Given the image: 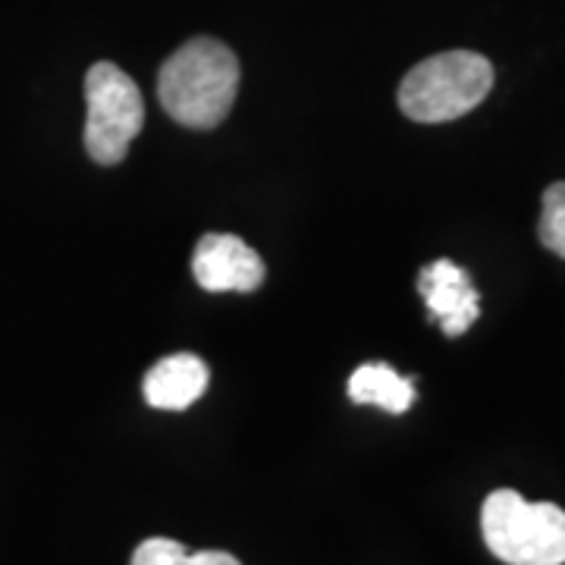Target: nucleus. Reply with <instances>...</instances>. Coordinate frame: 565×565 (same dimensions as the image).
I'll return each instance as SVG.
<instances>
[{
  "mask_svg": "<svg viewBox=\"0 0 565 565\" xmlns=\"http://www.w3.org/2000/svg\"><path fill=\"white\" fill-rule=\"evenodd\" d=\"M541 245L565 258V182H553L544 192V211L537 223Z\"/></svg>",
  "mask_w": 565,
  "mask_h": 565,
  "instance_id": "nucleus-10",
  "label": "nucleus"
},
{
  "mask_svg": "<svg viewBox=\"0 0 565 565\" xmlns=\"http://www.w3.org/2000/svg\"><path fill=\"white\" fill-rule=\"evenodd\" d=\"M85 148L92 161L114 167L126 158L145 122V102L136 82L117 63H95L85 76Z\"/></svg>",
  "mask_w": 565,
  "mask_h": 565,
  "instance_id": "nucleus-4",
  "label": "nucleus"
},
{
  "mask_svg": "<svg viewBox=\"0 0 565 565\" xmlns=\"http://www.w3.org/2000/svg\"><path fill=\"white\" fill-rule=\"evenodd\" d=\"M493 88V66L475 51H446L405 73L399 107L415 122H449L471 114Z\"/></svg>",
  "mask_w": 565,
  "mask_h": 565,
  "instance_id": "nucleus-2",
  "label": "nucleus"
},
{
  "mask_svg": "<svg viewBox=\"0 0 565 565\" xmlns=\"http://www.w3.org/2000/svg\"><path fill=\"white\" fill-rule=\"evenodd\" d=\"M129 565H243L236 556L223 550H204V553H189L185 546L170 541V537H148L141 541L139 550L132 553Z\"/></svg>",
  "mask_w": 565,
  "mask_h": 565,
  "instance_id": "nucleus-9",
  "label": "nucleus"
},
{
  "mask_svg": "<svg viewBox=\"0 0 565 565\" xmlns=\"http://www.w3.org/2000/svg\"><path fill=\"white\" fill-rule=\"evenodd\" d=\"M349 399L359 405H381L393 415H403L415 403V381L396 374L384 362H367L349 377Z\"/></svg>",
  "mask_w": 565,
  "mask_h": 565,
  "instance_id": "nucleus-8",
  "label": "nucleus"
},
{
  "mask_svg": "<svg viewBox=\"0 0 565 565\" xmlns=\"http://www.w3.org/2000/svg\"><path fill=\"white\" fill-rule=\"evenodd\" d=\"M192 274L207 292H255L264 282V262L239 236L207 233L195 245Z\"/></svg>",
  "mask_w": 565,
  "mask_h": 565,
  "instance_id": "nucleus-5",
  "label": "nucleus"
},
{
  "mask_svg": "<svg viewBox=\"0 0 565 565\" xmlns=\"http://www.w3.org/2000/svg\"><path fill=\"white\" fill-rule=\"evenodd\" d=\"M239 92V61L217 39H192L173 51L158 73L163 110L189 129H214L226 120Z\"/></svg>",
  "mask_w": 565,
  "mask_h": 565,
  "instance_id": "nucleus-1",
  "label": "nucleus"
},
{
  "mask_svg": "<svg viewBox=\"0 0 565 565\" xmlns=\"http://www.w3.org/2000/svg\"><path fill=\"white\" fill-rule=\"evenodd\" d=\"M418 292L430 321L440 323L446 337H462L471 323L481 318V296L468 270L452 264L449 258H437L434 264L422 267L418 274Z\"/></svg>",
  "mask_w": 565,
  "mask_h": 565,
  "instance_id": "nucleus-6",
  "label": "nucleus"
},
{
  "mask_svg": "<svg viewBox=\"0 0 565 565\" xmlns=\"http://www.w3.org/2000/svg\"><path fill=\"white\" fill-rule=\"evenodd\" d=\"M490 553L505 565H565V509L527 503L515 490H493L481 509Z\"/></svg>",
  "mask_w": 565,
  "mask_h": 565,
  "instance_id": "nucleus-3",
  "label": "nucleus"
},
{
  "mask_svg": "<svg viewBox=\"0 0 565 565\" xmlns=\"http://www.w3.org/2000/svg\"><path fill=\"white\" fill-rule=\"evenodd\" d=\"M207 381H211V371L199 355L177 352V355L161 359L145 374L141 393H145V403L151 408L182 412V408H189V405L202 399Z\"/></svg>",
  "mask_w": 565,
  "mask_h": 565,
  "instance_id": "nucleus-7",
  "label": "nucleus"
}]
</instances>
